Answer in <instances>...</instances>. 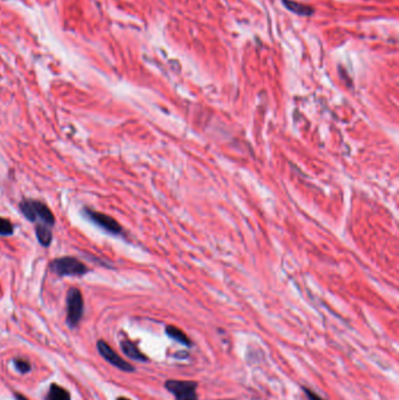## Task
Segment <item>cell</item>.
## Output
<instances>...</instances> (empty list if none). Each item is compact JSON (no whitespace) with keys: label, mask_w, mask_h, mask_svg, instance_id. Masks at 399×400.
<instances>
[{"label":"cell","mask_w":399,"mask_h":400,"mask_svg":"<svg viewBox=\"0 0 399 400\" xmlns=\"http://www.w3.org/2000/svg\"><path fill=\"white\" fill-rule=\"evenodd\" d=\"M67 323L70 328H75L83 316V297L77 288H71L67 294Z\"/></svg>","instance_id":"3"},{"label":"cell","mask_w":399,"mask_h":400,"mask_svg":"<svg viewBox=\"0 0 399 400\" xmlns=\"http://www.w3.org/2000/svg\"><path fill=\"white\" fill-rule=\"evenodd\" d=\"M13 234V225L10 220L6 218L0 217V235L2 237H8Z\"/></svg>","instance_id":"12"},{"label":"cell","mask_w":399,"mask_h":400,"mask_svg":"<svg viewBox=\"0 0 399 400\" xmlns=\"http://www.w3.org/2000/svg\"><path fill=\"white\" fill-rule=\"evenodd\" d=\"M17 400H28L27 398H25L24 396H21V394H17Z\"/></svg>","instance_id":"15"},{"label":"cell","mask_w":399,"mask_h":400,"mask_svg":"<svg viewBox=\"0 0 399 400\" xmlns=\"http://www.w3.org/2000/svg\"><path fill=\"white\" fill-rule=\"evenodd\" d=\"M283 4L286 5V7L288 8L292 12L300 14V16H309V14L312 13V10L311 7L306 6V5L298 4V2L291 1V0H285Z\"/></svg>","instance_id":"11"},{"label":"cell","mask_w":399,"mask_h":400,"mask_svg":"<svg viewBox=\"0 0 399 400\" xmlns=\"http://www.w3.org/2000/svg\"><path fill=\"white\" fill-rule=\"evenodd\" d=\"M197 383L190 381H168L165 387L176 400H198Z\"/></svg>","instance_id":"4"},{"label":"cell","mask_w":399,"mask_h":400,"mask_svg":"<svg viewBox=\"0 0 399 400\" xmlns=\"http://www.w3.org/2000/svg\"><path fill=\"white\" fill-rule=\"evenodd\" d=\"M46 400H70V394L64 387L54 384L50 387Z\"/></svg>","instance_id":"10"},{"label":"cell","mask_w":399,"mask_h":400,"mask_svg":"<svg viewBox=\"0 0 399 400\" xmlns=\"http://www.w3.org/2000/svg\"><path fill=\"white\" fill-rule=\"evenodd\" d=\"M51 269L57 276H81L88 272L87 266L73 257L55 259L51 263Z\"/></svg>","instance_id":"2"},{"label":"cell","mask_w":399,"mask_h":400,"mask_svg":"<svg viewBox=\"0 0 399 400\" xmlns=\"http://www.w3.org/2000/svg\"><path fill=\"white\" fill-rule=\"evenodd\" d=\"M303 391H304V394H306V396L308 397V399H309V400H324V399L321 398L320 396H317L316 393H315V392H312V391L309 390V388L303 387Z\"/></svg>","instance_id":"14"},{"label":"cell","mask_w":399,"mask_h":400,"mask_svg":"<svg viewBox=\"0 0 399 400\" xmlns=\"http://www.w3.org/2000/svg\"><path fill=\"white\" fill-rule=\"evenodd\" d=\"M14 365H16L17 370L21 373H26L31 370V364L27 361H24V359H16Z\"/></svg>","instance_id":"13"},{"label":"cell","mask_w":399,"mask_h":400,"mask_svg":"<svg viewBox=\"0 0 399 400\" xmlns=\"http://www.w3.org/2000/svg\"><path fill=\"white\" fill-rule=\"evenodd\" d=\"M166 333H168L169 337L173 338L174 341L179 342V343H182L184 345H186V347H191V341L189 339L188 336H186V333L182 331L180 329H178L177 327H173V325H169V327H166Z\"/></svg>","instance_id":"9"},{"label":"cell","mask_w":399,"mask_h":400,"mask_svg":"<svg viewBox=\"0 0 399 400\" xmlns=\"http://www.w3.org/2000/svg\"><path fill=\"white\" fill-rule=\"evenodd\" d=\"M36 233V238H38V241L42 246L48 247L52 243V239H53V234H52V227L46 226V225H38L35 229Z\"/></svg>","instance_id":"8"},{"label":"cell","mask_w":399,"mask_h":400,"mask_svg":"<svg viewBox=\"0 0 399 400\" xmlns=\"http://www.w3.org/2000/svg\"><path fill=\"white\" fill-rule=\"evenodd\" d=\"M20 211L32 223H40L39 225L53 227L55 225V218L50 207L40 200L25 199L20 203Z\"/></svg>","instance_id":"1"},{"label":"cell","mask_w":399,"mask_h":400,"mask_svg":"<svg viewBox=\"0 0 399 400\" xmlns=\"http://www.w3.org/2000/svg\"><path fill=\"white\" fill-rule=\"evenodd\" d=\"M121 348H122V351L129 357V358H133L135 361L139 362H145L146 359H148L142 352H140L139 348H137L133 342L128 341V339H124V341L121 342Z\"/></svg>","instance_id":"7"},{"label":"cell","mask_w":399,"mask_h":400,"mask_svg":"<svg viewBox=\"0 0 399 400\" xmlns=\"http://www.w3.org/2000/svg\"><path fill=\"white\" fill-rule=\"evenodd\" d=\"M83 212H85V215L91 223L101 227L105 232L110 233V234H121L122 233V227H121L120 224L114 218L109 217V215L104 214V213H100L89 209H85Z\"/></svg>","instance_id":"5"},{"label":"cell","mask_w":399,"mask_h":400,"mask_svg":"<svg viewBox=\"0 0 399 400\" xmlns=\"http://www.w3.org/2000/svg\"><path fill=\"white\" fill-rule=\"evenodd\" d=\"M117 400H130V399H128V398H123V397H121V398H119Z\"/></svg>","instance_id":"16"},{"label":"cell","mask_w":399,"mask_h":400,"mask_svg":"<svg viewBox=\"0 0 399 400\" xmlns=\"http://www.w3.org/2000/svg\"><path fill=\"white\" fill-rule=\"evenodd\" d=\"M97 349H99L100 353H101V356L103 357V358H104L107 362L110 363L111 365L116 366L117 369L125 371V372H131V371L135 370L133 365L129 364V363L125 362L123 358H121V357L117 355V353L115 352V351L111 349V348L109 347L104 341L97 342Z\"/></svg>","instance_id":"6"}]
</instances>
